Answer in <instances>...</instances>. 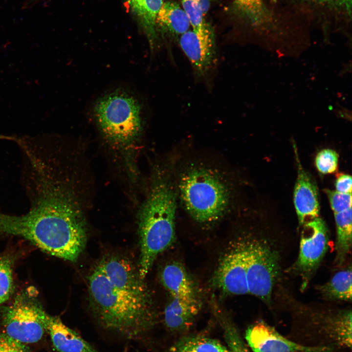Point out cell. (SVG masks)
Instances as JSON below:
<instances>
[{
	"instance_id": "25",
	"label": "cell",
	"mask_w": 352,
	"mask_h": 352,
	"mask_svg": "<svg viewBox=\"0 0 352 352\" xmlns=\"http://www.w3.org/2000/svg\"><path fill=\"white\" fill-rule=\"evenodd\" d=\"M325 191L334 213L343 212L352 208V194L341 193L329 189H326Z\"/></svg>"
},
{
	"instance_id": "16",
	"label": "cell",
	"mask_w": 352,
	"mask_h": 352,
	"mask_svg": "<svg viewBox=\"0 0 352 352\" xmlns=\"http://www.w3.org/2000/svg\"><path fill=\"white\" fill-rule=\"evenodd\" d=\"M199 309L198 301H187L172 297L164 310L165 325L174 332L187 330L192 325Z\"/></svg>"
},
{
	"instance_id": "11",
	"label": "cell",
	"mask_w": 352,
	"mask_h": 352,
	"mask_svg": "<svg viewBox=\"0 0 352 352\" xmlns=\"http://www.w3.org/2000/svg\"><path fill=\"white\" fill-rule=\"evenodd\" d=\"M245 339L253 352H333L329 346H308L287 339L274 328L259 321L247 328Z\"/></svg>"
},
{
	"instance_id": "27",
	"label": "cell",
	"mask_w": 352,
	"mask_h": 352,
	"mask_svg": "<svg viewBox=\"0 0 352 352\" xmlns=\"http://www.w3.org/2000/svg\"><path fill=\"white\" fill-rule=\"evenodd\" d=\"M0 352H30L22 343L6 333L0 334Z\"/></svg>"
},
{
	"instance_id": "3",
	"label": "cell",
	"mask_w": 352,
	"mask_h": 352,
	"mask_svg": "<svg viewBox=\"0 0 352 352\" xmlns=\"http://www.w3.org/2000/svg\"><path fill=\"white\" fill-rule=\"evenodd\" d=\"M177 199L172 169L168 165L157 167L138 215L140 253L137 268L143 280L157 256L175 240Z\"/></svg>"
},
{
	"instance_id": "21",
	"label": "cell",
	"mask_w": 352,
	"mask_h": 352,
	"mask_svg": "<svg viewBox=\"0 0 352 352\" xmlns=\"http://www.w3.org/2000/svg\"><path fill=\"white\" fill-rule=\"evenodd\" d=\"M238 13L254 26L260 25L267 19V12L263 0H233Z\"/></svg>"
},
{
	"instance_id": "13",
	"label": "cell",
	"mask_w": 352,
	"mask_h": 352,
	"mask_svg": "<svg viewBox=\"0 0 352 352\" xmlns=\"http://www.w3.org/2000/svg\"><path fill=\"white\" fill-rule=\"evenodd\" d=\"M43 317L46 332L59 352H99L65 325L59 317L51 316L44 311Z\"/></svg>"
},
{
	"instance_id": "6",
	"label": "cell",
	"mask_w": 352,
	"mask_h": 352,
	"mask_svg": "<svg viewBox=\"0 0 352 352\" xmlns=\"http://www.w3.org/2000/svg\"><path fill=\"white\" fill-rule=\"evenodd\" d=\"M246 259L248 293L269 304L280 271L278 254L266 241L249 238Z\"/></svg>"
},
{
	"instance_id": "1",
	"label": "cell",
	"mask_w": 352,
	"mask_h": 352,
	"mask_svg": "<svg viewBox=\"0 0 352 352\" xmlns=\"http://www.w3.org/2000/svg\"><path fill=\"white\" fill-rule=\"evenodd\" d=\"M27 195L30 205L27 213L15 216L0 212V233L22 237L51 255L75 262L87 240L81 209L56 190L39 189Z\"/></svg>"
},
{
	"instance_id": "19",
	"label": "cell",
	"mask_w": 352,
	"mask_h": 352,
	"mask_svg": "<svg viewBox=\"0 0 352 352\" xmlns=\"http://www.w3.org/2000/svg\"><path fill=\"white\" fill-rule=\"evenodd\" d=\"M352 274L351 266L335 273L329 282L319 286L322 296L328 300L351 301Z\"/></svg>"
},
{
	"instance_id": "10",
	"label": "cell",
	"mask_w": 352,
	"mask_h": 352,
	"mask_svg": "<svg viewBox=\"0 0 352 352\" xmlns=\"http://www.w3.org/2000/svg\"><path fill=\"white\" fill-rule=\"evenodd\" d=\"M179 43L197 77H204L215 68L218 59L215 35L207 23L180 35Z\"/></svg>"
},
{
	"instance_id": "29",
	"label": "cell",
	"mask_w": 352,
	"mask_h": 352,
	"mask_svg": "<svg viewBox=\"0 0 352 352\" xmlns=\"http://www.w3.org/2000/svg\"><path fill=\"white\" fill-rule=\"evenodd\" d=\"M214 0H197V4L204 16L210 8L211 3Z\"/></svg>"
},
{
	"instance_id": "22",
	"label": "cell",
	"mask_w": 352,
	"mask_h": 352,
	"mask_svg": "<svg viewBox=\"0 0 352 352\" xmlns=\"http://www.w3.org/2000/svg\"><path fill=\"white\" fill-rule=\"evenodd\" d=\"M13 290L11 261L7 257H0V305L9 299Z\"/></svg>"
},
{
	"instance_id": "5",
	"label": "cell",
	"mask_w": 352,
	"mask_h": 352,
	"mask_svg": "<svg viewBox=\"0 0 352 352\" xmlns=\"http://www.w3.org/2000/svg\"><path fill=\"white\" fill-rule=\"evenodd\" d=\"M92 113L102 134L113 145H131L142 133L143 106L129 90L119 88L102 94L95 101Z\"/></svg>"
},
{
	"instance_id": "26",
	"label": "cell",
	"mask_w": 352,
	"mask_h": 352,
	"mask_svg": "<svg viewBox=\"0 0 352 352\" xmlns=\"http://www.w3.org/2000/svg\"><path fill=\"white\" fill-rule=\"evenodd\" d=\"M225 334L228 348L232 352H250L234 328L226 326Z\"/></svg>"
},
{
	"instance_id": "33",
	"label": "cell",
	"mask_w": 352,
	"mask_h": 352,
	"mask_svg": "<svg viewBox=\"0 0 352 352\" xmlns=\"http://www.w3.org/2000/svg\"><path fill=\"white\" fill-rule=\"evenodd\" d=\"M37 0H30V2L31 3V2H35Z\"/></svg>"
},
{
	"instance_id": "32",
	"label": "cell",
	"mask_w": 352,
	"mask_h": 352,
	"mask_svg": "<svg viewBox=\"0 0 352 352\" xmlns=\"http://www.w3.org/2000/svg\"><path fill=\"white\" fill-rule=\"evenodd\" d=\"M317 1L321 3H330L333 1V0H316Z\"/></svg>"
},
{
	"instance_id": "17",
	"label": "cell",
	"mask_w": 352,
	"mask_h": 352,
	"mask_svg": "<svg viewBox=\"0 0 352 352\" xmlns=\"http://www.w3.org/2000/svg\"><path fill=\"white\" fill-rule=\"evenodd\" d=\"M156 30L172 35H181L190 26L189 20L183 9L176 2H163L155 21Z\"/></svg>"
},
{
	"instance_id": "31",
	"label": "cell",
	"mask_w": 352,
	"mask_h": 352,
	"mask_svg": "<svg viewBox=\"0 0 352 352\" xmlns=\"http://www.w3.org/2000/svg\"><path fill=\"white\" fill-rule=\"evenodd\" d=\"M333 1H336L340 6L344 7L348 14L351 15L352 0H333Z\"/></svg>"
},
{
	"instance_id": "12",
	"label": "cell",
	"mask_w": 352,
	"mask_h": 352,
	"mask_svg": "<svg viewBox=\"0 0 352 352\" xmlns=\"http://www.w3.org/2000/svg\"><path fill=\"white\" fill-rule=\"evenodd\" d=\"M293 145L297 166L293 201L299 223L303 225L308 221L319 217V197L316 185L304 169L295 144Z\"/></svg>"
},
{
	"instance_id": "8",
	"label": "cell",
	"mask_w": 352,
	"mask_h": 352,
	"mask_svg": "<svg viewBox=\"0 0 352 352\" xmlns=\"http://www.w3.org/2000/svg\"><path fill=\"white\" fill-rule=\"evenodd\" d=\"M302 226L299 255L292 270L301 278V289L304 290L327 251L329 235L324 221L319 217Z\"/></svg>"
},
{
	"instance_id": "9",
	"label": "cell",
	"mask_w": 352,
	"mask_h": 352,
	"mask_svg": "<svg viewBox=\"0 0 352 352\" xmlns=\"http://www.w3.org/2000/svg\"><path fill=\"white\" fill-rule=\"evenodd\" d=\"M246 239L234 243L221 259L213 277V285L228 294L248 293L246 282Z\"/></svg>"
},
{
	"instance_id": "14",
	"label": "cell",
	"mask_w": 352,
	"mask_h": 352,
	"mask_svg": "<svg viewBox=\"0 0 352 352\" xmlns=\"http://www.w3.org/2000/svg\"><path fill=\"white\" fill-rule=\"evenodd\" d=\"M165 288L172 297L187 301H198L194 284L184 266L179 263H169L161 275Z\"/></svg>"
},
{
	"instance_id": "28",
	"label": "cell",
	"mask_w": 352,
	"mask_h": 352,
	"mask_svg": "<svg viewBox=\"0 0 352 352\" xmlns=\"http://www.w3.org/2000/svg\"><path fill=\"white\" fill-rule=\"evenodd\" d=\"M335 191L344 194H352V176L346 174H340L335 182Z\"/></svg>"
},
{
	"instance_id": "30",
	"label": "cell",
	"mask_w": 352,
	"mask_h": 352,
	"mask_svg": "<svg viewBox=\"0 0 352 352\" xmlns=\"http://www.w3.org/2000/svg\"><path fill=\"white\" fill-rule=\"evenodd\" d=\"M339 107L340 109H337L335 110V112L337 115L339 117L351 121V111L341 106H339Z\"/></svg>"
},
{
	"instance_id": "7",
	"label": "cell",
	"mask_w": 352,
	"mask_h": 352,
	"mask_svg": "<svg viewBox=\"0 0 352 352\" xmlns=\"http://www.w3.org/2000/svg\"><path fill=\"white\" fill-rule=\"evenodd\" d=\"M44 311L28 290L18 294L2 312L5 333L22 344L38 342L46 332Z\"/></svg>"
},
{
	"instance_id": "24",
	"label": "cell",
	"mask_w": 352,
	"mask_h": 352,
	"mask_svg": "<svg viewBox=\"0 0 352 352\" xmlns=\"http://www.w3.org/2000/svg\"><path fill=\"white\" fill-rule=\"evenodd\" d=\"M182 4L193 29L197 30L206 23L205 16L200 10L197 0H182Z\"/></svg>"
},
{
	"instance_id": "15",
	"label": "cell",
	"mask_w": 352,
	"mask_h": 352,
	"mask_svg": "<svg viewBox=\"0 0 352 352\" xmlns=\"http://www.w3.org/2000/svg\"><path fill=\"white\" fill-rule=\"evenodd\" d=\"M126 1L148 39L151 48L154 49L158 40L155 21L163 0H126Z\"/></svg>"
},
{
	"instance_id": "20",
	"label": "cell",
	"mask_w": 352,
	"mask_h": 352,
	"mask_svg": "<svg viewBox=\"0 0 352 352\" xmlns=\"http://www.w3.org/2000/svg\"><path fill=\"white\" fill-rule=\"evenodd\" d=\"M168 352H232L219 341L203 335L184 336L176 342Z\"/></svg>"
},
{
	"instance_id": "4",
	"label": "cell",
	"mask_w": 352,
	"mask_h": 352,
	"mask_svg": "<svg viewBox=\"0 0 352 352\" xmlns=\"http://www.w3.org/2000/svg\"><path fill=\"white\" fill-rule=\"evenodd\" d=\"M175 179L178 198L198 222H215L232 207L234 185L228 174L218 166L191 159L181 166Z\"/></svg>"
},
{
	"instance_id": "23",
	"label": "cell",
	"mask_w": 352,
	"mask_h": 352,
	"mask_svg": "<svg viewBox=\"0 0 352 352\" xmlns=\"http://www.w3.org/2000/svg\"><path fill=\"white\" fill-rule=\"evenodd\" d=\"M315 164L318 171L323 174L334 173L338 168V154L330 149L320 151L316 155Z\"/></svg>"
},
{
	"instance_id": "18",
	"label": "cell",
	"mask_w": 352,
	"mask_h": 352,
	"mask_svg": "<svg viewBox=\"0 0 352 352\" xmlns=\"http://www.w3.org/2000/svg\"><path fill=\"white\" fill-rule=\"evenodd\" d=\"M352 208L334 213L336 227L335 263L340 265L344 262L352 246Z\"/></svg>"
},
{
	"instance_id": "2",
	"label": "cell",
	"mask_w": 352,
	"mask_h": 352,
	"mask_svg": "<svg viewBox=\"0 0 352 352\" xmlns=\"http://www.w3.org/2000/svg\"><path fill=\"white\" fill-rule=\"evenodd\" d=\"M88 282L91 310L105 328L133 338L154 325L153 303L144 280L111 281L97 264Z\"/></svg>"
}]
</instances>
